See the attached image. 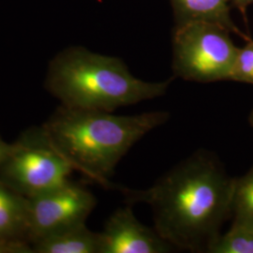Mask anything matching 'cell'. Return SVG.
<instances>
[{
  "label": "cell",
  "mask_w": 253,
  "mask_h": 253,
  "mask_svg": "<svg viewBox=\"0 0 253 253\" xmlns=\"http://www.w3.org/2000/svg\"><path fill=\"white\" fill-rule=\"evenodd\" d=\"M0 253H33V249L28 242L0 240Z\"/></svg>",
  "instance_id": "cell-14"
},
{
  "label": "cell",
  "mask_w": 253,
  "mask_h": 253,
  "mask_svg": "<svg viewBox=\"0 0 253 253\" xmlns=\"http://www.w3.org/2000/svg\"><path fill=\"white\" fill-rule=\"evenodd\" d=\"M249 120H250V123H251V125L253 126V112H252V114H251V116H250Z\"/></svg>",
  "instance_id": "cell-17"
},
{
  "label": "cell",
  "mask_w": 253,
  "mask_h": 253,
  "mask_svg": "<svg viewBox=\"0 0 253 253\" xmlns=\"http://www.w3.org/2000/svg\"><path fill=\"white\" fill-rule=\"evenodd\" d=\"M235 4L240 8V9H243L247 5L253 3V0H234Z\"/></svg>",
  "instance_id": "cell-16"
},
{
  "label": "cell",
  "mask_w": 253,
  "mask_h": 253,
  "mask_svg": "<svg viewBox=\"0 0 253 253\" xmlns=\"http://www.w3.org/2000/svg\"><path fill=\"white\" fill-rule=\"evenodd\" d=\"M229 30L206 21L180 23L172 39L173 73L198 83L230 80L238 53Z\"/></svg>",
  "instance_id": "cell-4"
},
{
  "label": "cell",
  "mask_w": 253,
  "mask_h": 253,
  "mask_svg": "<svg viewBox=\"0 0 253 253\" xmlns=\"http://www.w3.org/2000/svg\"><path fill=\"white\" fill-rule=\"evenodd\" d=\"M235 182L213 154L201 150L150 188L122 192L126 204L150 207L154 229L172 247L208 253L231 214Z\"/></svg>",
  "instance_id": "cell-1"
},
{
  "label": "cell",
  "mask_w": 253,
  "mask_h": 253,
  "mask_svg": "<svg viewBox=\"0 0 253 253\" xmlns=\"http://www.w3.org/2000/svg\"><path fill=\"white\" fill-rule=\"evenodd\" d=\"M96 204L97 200L92 192L69 179L51 190L29 197V243L85 223Z\"/></svg>",
  "instance_id": "cell-6"
},
{
  "label": "cell",
  "mask_w": 253,
  "mask_h": 253,
  "mask_svg": "<svg viewBox=\"0 0 253 253\" xmlns=\"http://www.w3.org/2000/svg\"><path fill=\"white\" fill-rule=\"evenodd\" d=\"M230 80L253 84V42L238 49Z\"/></svg>",
  "instance_id": "cell-13"
},
{
  "label": "cell",
  "mask_w": 253,
  "mask_h": 253,
  "mask_svg": "<svg viewBox=\"0 0 253 253\" xmlns=\"http://www.w3.org/2000/svg\"><path fill=\"white\" fill-rule=\"evenodd\" d=\"M231 214L234 225L253 232V166L245 175L235 179Z\"/></svg>",
  "instance_id": "cell-11"
},
{
  "label": "cell",
  "mask_w": 253,
  "mask_h": 253,
  "mask_svg": "<svg viewBox=\"0 0 253 253\" xmlns=\"http://www.w3.org/2000/svg\"><path fill=\"white\" fill-rule=\"evenodd\" d=\"M169 118L165 111L117 116L113 112L60 105L42 129L73 170L102 187L112 188L110 179L121 159Z\"/></svg>",
  "instance_id": "cell-2"
},
{
  "label": "cell",
  "mask_w": 253,
  "mask_h": 253,
  "mask_svg": "<svg viewBox=\"0 0 253 253\" xmlns=\"http://www.w3.org/2000/svg\"><path fill=\"white\" fill-rule=\"evenodd\" d=\"M170 83L140 80L118 57L77 46L54 56L49 64L45 87L66 107L114 112L162 97Z\"/></svg>",
  "instance_id": "cell-3"
},
{
  "label": "cell",
  "mask_w": 253,
  "mask_h": 253,
  "mask_svg": "<svg viewBox=\"0 0 253 253\" xmlns=\"http://www.w3.org/2000/svg\"><path fill=\"white\" fill-rule=\"evenodd\" d=\"M229 0H172L179 23L206 21L218 24L240 34L229 14Z\"/></svg>",
  "instance_id": "cell-10"
},
{
  "label": "cell",
  "mask_w": 253,
  "mask_h": 253,
  "mask_svg": "<svg viewBox=\"0 0 253 253\" xmlns=\"http://www.w3.org/2000/svg\"><path fill=\"white\" fill-rule=\"evenodd\" d=\"M31 246L35 253H100V235L84 223L46 235Z\"/></svg>",
  "instance_id": "cell-9"
},
{
  "label": "cell",
  "mask_w": 253,
  "mask_h": 253,
  "mask_svg": "<svg viewBox=\"0 0 253 253\" xmlns=\"http://www.w3.org/2000/svg\"><path fill=\"white\" fill-rule=\"evenodd\" d=\"M208 253H253V232L233 224L226 234L217 237Z\"/></svg>",
  "instance_id": "cell-12"
},
{
  "label": "cell",
  "mask_w": 253,
  "mask_h": 253,
  "mask_svg": "<svg viewBox=\"0 0 253 253\" xmlns=\"http://www.w3.org/2000/svg\"><path fill=\"white\" fill-rule=\"evenodd\" d=\"M0 240L28 242V198L0 179Z\"/></svg>",
  "instance_id": "cell-8"
},
{
  "label": "cell",
  "mask_w": 253,
  "mask_h": 253,
  "mask_svg": "<svg viewBox=\"0 0 253 253\" xmlns=\"http://www.w3.org/2000/svg\"><path fill=\"white\" fill-rule=\"evenodd\" d=\"M73 171L39 127L15 142L14 150L0 164V179L29 198L62 184Z\"/></svg>",
  "instance_id": "cell-5"
},
{
  "label": "cell",
  "mask_w": 253,
  "mask_h": 253,
  "mask_svg": "<svg viewBox=\"0 0 253 253\" xmlns=\"http://www.w3.org/2000/svg\"><path fill=\"white\" fill-rule=\"evenodd\" d=\"M100 235V253H165L172 247L154 229L142 224L131 205L118 208Z\"/></svg>",
  "instance_id": "cell-7"
},
{
  "label": "cell",
  "mask_w": 253,
  "mask_h": 253,
  "mask_svg": "<svg viewBox=\"0 0 253 253\" xmlns=\"http://www.w3.org/2000/svg\"><path fill=\"white\" fill-rule=\"evenodd\" d=\"M15 148V143L9 144L3 140L0 135V164L4 162L6 158H8L11 152Z\"/></svg>",
  "instance_id": "cell-15"
}]
</instances>
